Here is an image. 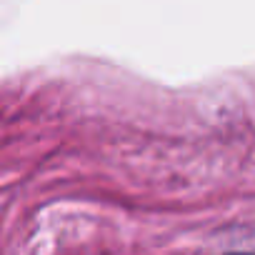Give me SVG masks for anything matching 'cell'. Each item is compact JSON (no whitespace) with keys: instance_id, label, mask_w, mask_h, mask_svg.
I'll return each instance as SVG.
<instances>
[{"instance_id":"cell-1","label":"cell","mask_w":255,"mask_h":255,"mask_svg":"<svg viewBox=\"0 0 255 255\" xmlns=\"http://www.w3.org/2000/svg\"><path fill=\"white\" fill-rule=\"evenodd\" d=\"M235 255H250V253H235Z\"/></svg>"}]
</instances>
